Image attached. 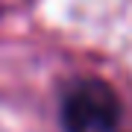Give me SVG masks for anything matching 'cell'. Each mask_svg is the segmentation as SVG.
Instances as JSON below:
<instances>
[{
	"label": "cell",
	"instance_id": "6da1fadb",
	"mask_svg": "<svg viewBox=\"0 0 132 132\" xmlns=\"http://www.w3.org/2000/svg\"><path fill=\"white\" fill-rule=\"evenodd\" d=\"M118 97L100 79H88L68 94L65 100V126L68 132H112L118 123Z\"/></svg>",
	"mask_w": 132,
	"mask_h": 132
}]
</instances>
